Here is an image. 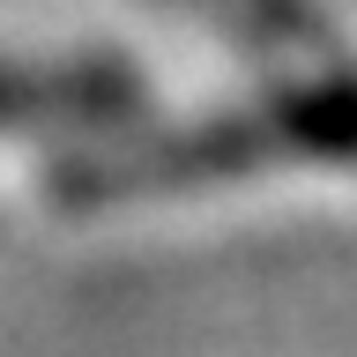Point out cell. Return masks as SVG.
Returning a JSON list of instances; mask_svg holds the SVG:
<instances>
[{"mask_svg":"<svg viewBox=\"0 0 357 357\" xmlns=\"http://www.w3.org/2000/svg\"><path fill=\"white\" fill-rule=\"evenodd\" d=\"M261 156H357V97H298V105L245 112V119L178 134V142H149V149H127V156L75 164L60 201L89 208V201L172 194V186H201V178L245 172Z\"/></svg>","mask_w":357,"mask_h":357,"instance_id":"cell-1","label":"cell"},{"mask_svg":"<svg viewBox=\"0 0 357 357\" xmlns=\"http://www.w3.org/2000/svg\"><path fill=\"white\" fill-rule=\"evenodd\" d=\"M119 105L112 75H15L0 67V127H60V119H89V112Z\"/></svg>","mask_w":357,"mask_h":357,"instance_id":"cell-2","label":"cell"}]
</instances>
